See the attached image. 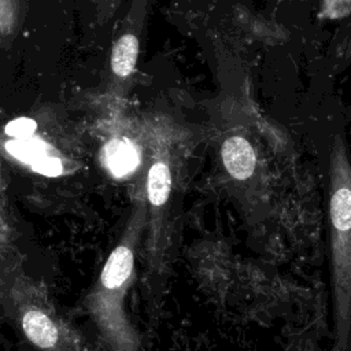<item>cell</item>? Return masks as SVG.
<instances>
[{
  "mask_svg": "<svg viewBox=\"0 0 351 351\" xmlns=\"http://www.w3.org/2000/svg\"><path fill=\"white\" fill-rule=\"evenodd\" d=\"M106 158L115 176H123L137 165L136 149L123 140H112L106 147Z\"/></svg>",
  "mask_w": 351,
  "mask_h": 351,
  "instance_id": "cell-7",
  "label": "cell"
},
{
  "mask_svg": "<svg viewBox=\"0 0 351 351\" xmlns=\"http://www.w3.org/2000/svg\"><path fill=\"white\" fill-rule=\"evenodd\" d=\"M36 130V122L30 118L22 117L11 121L5 126V133L14 138H27Z\"/></svg>",
  "mask_w": 351,
  "mask_h": 351,
  "instance_id": "cell-9",
  "label": "cell"
},
{
  "mask_svg": "<svg viewBox=\"0 0 351 351\" xmlns=\"http://www.w3.org/2000/svg\"><path fill=\"white\" fill-rule=\"evenodd\" d=\"M186 178L169 158H156L147 176V199L152 211V259L158 273L165 271L181 221Z\"/></svg>",
  "mask_w": 351,
  "mask_h": 351,
  "instance_id": "cell-2",
  "label": "cell"
},
{
  "mask_svg": "<svg viewBox=\"0 0 351 351\" xmlns=\"http://www.w3.org/2000/svg\"><path fill=\"white\" fill-rule=\"evenodd\" d=\"M22 326L25 335L36 346L43 348L52 347L58 340V329L47 314L38 310H30L23 315Z\"/></svg>",
  "mask_w": 351,
  "mask_h": 351,
  "instance_id": "cell-5",
  "label": "cell"
},
{
  "mask_svg": "<svg viewBox=\"0 0 351 351\" xmlns=\"http://www.w3.org/2000/svg\"><path fill=\"white\" fill-rule=\"evenodd\" d=\"M138 55V40L133 34L122 36L112 48L111 67L112 71L119 77H128L137 60Z\"/></svg>",
  "mask_w": 351,
  "mask_h": 351,
  "instance_id": "cell-6",
  "label": "cell"
},
{
  "mask_svg": "<svg viewBox=\"0 0 351 351\" xmlns=\"http://www.w3.org/2000/svg\"><path fill=\"white\" fill-rule=\"evenodd\" d=\"M134 266V252H133V244H119L108 256L103 271L100 281L106 289H115L122 285H125L132 273Z\"/></svg>",
  "mask_w": 351,
  "mask_h": 351,
  "instance_id": "cell-3",
  "label": "cell"
},
{
  "mask_svg": "<svg viewBox=\"0 0 351 351\" xmlns=\"http://www.w3.org/2000/svg\"><path fill=\"white\" fill-rule=\"evenodd\" d=\"M333 351H351V160L335 154L328 176Z\"/></svg>",
  "mask_w": 351,
  "mask_h": 351,
  "instance_id": "cell-1",
  "label": "cell"
},
{
  "mask_svg": "<svg viewBox=\"0 0 351 351\" xmlns=\"http://www.w3.org/2000/svg\"><path fill=\"white\" fill-rule=\"evenodd\" d=\"M222 159L228 171L243 178L254 170L255 155L250 143L241 137H230L222 145Z\"/></svg>",
  "mask_w": 351,
  "mask_h": 351,
  "instance_id": "cell-4",
  "label": "cell"
},
{
  "mask_svg": "<svg viewBox=\"0 0 351 351\" xmlns=\"http://www.w3.org/2000/svg\"><path fill=\"white\" fill-rule=\"evenodd\" d=\"M7 151L18 158L19 160L33 163L38 158L44 156L45 148L44 144L36 138H14L5 144Z\"/></svg>",
  "mask_w": 351,
  "mask_h": 351,
  "instance_id": "cell-8",
  "label": "cell"
},
{
  "mask_svg": "<svg viewBox=\"0 0 351 351\" xmlns=\"http://www.w3.org/2000/svg\"><path fill=\"white\" fill-rule=\"evenodd\" d=\"M34 171L47 176V177H56L62 173V162L58 158H51V156H41L37 160L32 163Z\"/></svg>",
  "mask_w": 351,
  "mask_h": 351,
  "instance_id": "cell-10",
  "label": "cell"
}]
</instances>
